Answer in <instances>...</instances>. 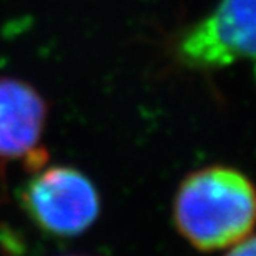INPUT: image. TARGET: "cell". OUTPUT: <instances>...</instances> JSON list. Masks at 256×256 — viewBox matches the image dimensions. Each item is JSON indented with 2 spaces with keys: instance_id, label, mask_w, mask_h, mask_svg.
I'll use <instances>...</instances> for the list:
<instances>
[{
  "instance_id": "cell-2",
  "label": "cell",
  "mask_w": 256,
  "mask_h": 256,
  "mask_svg": "<svg viewBox=\"0 0 256 256\" xmlns=\"http://www.w3.org/2000/svg\"><path fill=\"white\" fill-rule=\"evenodd\" d=\"M173 54L196 72L248 64L256 82V0H220L212 12L178 34Z\"/></svg>"
},
{
  "instance_id": "cell-3",
  "label": "cell",
  "mask_w": 256,
  "mask_h": 256,
  "mask_svg": "<svg viewBox=\"0 0 256 256\" xmlns=\"http://www.w3.org/2000/svg\"><path fill=\"white\" fill-rule=\"evenodd\" d=\"M22 198L34 222L54 236H78L100 214V193L94 182L70 166L38 168Z\"/></svg>"
},
{
  "instance_id": "cell-1",
  "label": "cell",
  "mask_w": 256,
  "mask_h": 256,
  "mask_svg": "<svg viewBox=\"0 0 256 256\" xmlns=\"http://www.w3.org/2000/svg\"><path fill=\"white\" fill-rule=\"evenodd\" d=\"M176 232L202 253L232 248L256 228V185L230 165H208L183 178L172 203Z\"/></svg>"
},
{
  "instance_id": "cell-5",
  "label": "cell",
  "mask_w": 256,
  "mask_h": 256,
  "mask_svg": "<svg viewBox=\"0 0 256 256\" xmlns=\"http://www.w3.org/2000/svg\"><path fill=\"white\" fill-rule=\"evenodd\" d=\"M224 256H256V234H248L242 242L233 244Z\"/></svg>"
},
{
  "instance_id": "cell-4",
  "label": "cell",
  "mask_w": 256,
  "mask_h": 256,
  "mask_svg": "<svg viewBox=\"0 0 256 256\" xmlns=\"http://www.w3.org/2000/svg\"><path fill=\"white\" fill-rule=\"evenodd\" d=\"M45 120L47 104L34 86L17 78H0V158L42 168L47 160L40 148Z\"/></svg>"
}]
</instances>
